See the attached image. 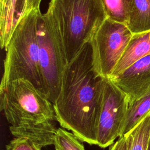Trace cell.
Masks as SVG:
<instances>
[{
	"label": "cell",
	"mask_w": 150,
	"mask_h": 150,
	"mask_svg": "<svg viewBox=\"0 0 150 150\" xmlns=\"http://www.w3.org/2000/svg\"><path fill=\"white\" fill-rule=\"evenodd\" d=\"M0 110L12 127L56 121L53 104L26 79L13 80L0 91Z\"/></svg>",
	"instance_id": "4"
},
{
	"label": "cell",
	"mask_w": 150,
	"mask_h": 150,
	"mask_svg": "<svg viewBox=\"0 0 150 150\" xmlns=\"http://www.w3.org/2000/svg\"><path fill=\"white\" fill-rule=\"evenodd\" d=\"M108 150H128V140L126 135L118 138V140L111 145Z\"/></svg>",
	"instance_id": "18"
},
{
	"label": "cell",
	"mask_w": 150,
	"mask_h": 150,
	"mask_svg": "<svg viewBox=\"0 0 150 150\" xmlns=\"http://www.w3.org/2000/svg\"><path fill=\"white\" fill-rule=\"evenodd\" d=\"M127 26L133 34L150 30V0H132Z\"/></svg>",
	"instance_id": "12"
},
{
	"label": "cell",
	"mask_w": 150,
	"mask_h": 150,
	"mask_svg": "<svg viewBox=\"0 0 150 150\" xmlns=\"http://www.w3.org/2000/svg\"><path fill=\"white\" fill-rule=\"evenodd\" d=\"M81 141L72 132L57 128L54 138L55 150H85Z\"/></svg>",
	"instance_id": "16"
},
{
	"label": "cell",
	"mask_w": 150,
	"mask_h": 150,
	"mask_svg": "<svg viewBox=\"0 0 150 150\" xmlns=\"http://www.w3.org/2000/svg\"><path fill=\"white\" fill-rule=\"evenodd\" d=\"M39 60L43 93L53 104L60 92L62 75L67 62L45 14L39 13L37 22Z\"/></svg>",
	"instance_id": "5"
},
{
	"label": "cell",
	"mask_w": 150,
	"mask_h": 150,
	"mask_svg": "<svg viewBox=\"0 0 150 150\" xmlns=\"http://www.w3.org/2000/svg\"><path fill=\"white\" fill-rule=\"evenodd\" d=\"M42 0H0V45L5 49L19 22L32 11L40 9Z\"/></svg>",
	"instance_id": "9"
},
{
	"label": "cell",
	"mask_w": 150,
	"mask_h": 150,
	"mask_svg": "<svg viewBox=\"0 0 150 150\" xmlns=\"http://www.w3.org/2000/svg\"><path fill=\"white\" fill-rule=\"evenodd\" d=\"M40 12V9L32 11L19 22L13 31L5 49L6 56L0 91L11 81L22 79L30 81L43 93L37 37Z\"/></svg>",
	"instance_id": "3"
},
{
	"label": "cell",
	"mask_w": 150,
	"mask_h": 150,
	"mask_svg": "<svg viewBox=\"0 0 150 150\" xmlns=\"http://www.w3.org/2000/svg\"><path fill=\"white\" fill-rule=\"evenodd\" d=\"M45 15L67 63L107 18L101 0H50Z\"/></svg>",
	"instance_id": "2"
},
{
	"label": "cell",
	"mask_w": 150,
	"mask_h": 150,
	"mask_svg": "<svg viewBox=\"0 0 150 150\" xmlns=\"http://www.w3.org/2000/svg\"><path fill=\"white\" fill-rule=\"evenodd\" d=\"M42 147L25 137H15L6 145L5 150H41Z\"/></svg>",
	"instance_id": "17"
},
{
	"label": "cell",
	"mask_w": 150,
	"mask_h": 150,
	"mask_svg": "<svg viewBox=\"0 0 150 150\" xmlns=\"http://www.w3.org/2000/svg\"><path fill=\"white\" fill-rule=\"evenodd\" d=\"M150 54V30L134 33L109 78L114 77L138 59Z\"/></svg>",
	"instance_id": "10"
},
{
	"label": "cell",
	"mask_w": 150,
	"mask_h": 150,
	"mask_svg": "<svg viewBox=\"0 0 150 150\" xmlns=\"http://www.w3.org/2000/svg\"><path fill=\"white\" fill-rule=\"evenodd\" d=\"M128 96L129 105L150 93V54L110 78Z\"/></svg>",
	"instance_id": "8"
},
{
	"label": "cell",
	"mask_w": 150,
	"mask_h": 150,
	"mask_svg": "<svg viewBox=\"0 0 150 150\" xmlns=\"http://www.w3.org/2000/svg\"><path fill=\"white\" fill-rule=\"evenodd\" d=\"M56 130L53 121L23 127L9 126V131L13 136L27 138L42 148L53 145Z\"/></svg>",
	"instance_id": "11"
},
{
	"label": "cell",
	"mask_w": 150,
	"mask_h": 150,
	"mask_svg": "<svg viewBox=\"0 0 150 150\" xmlns=\"http://www.w3.org/2000/svg\"><path fill=\"white\" fill-rule=\"evenodd\" d=\"M107 18L127 25L132 0H101Z\"/></svg>",
	"instance_id": "15"
},
{
	"label": "cell",
	"mask_w": 150,
	"mask_h": 150,
	"mask_svg": "<svg viewBox=\"0 0 150 150\" xmlns=\"http://www.w3.org/2000/svg\"><path fill=\"white\" fill-rule=\"evenodd\" d=\"M104 77L94 69L90 40L66 66L53 103L56 121L81 142L97 145L96 129Z\"/></svg>",
	"instance_id": "1"
},
{
	"label": "cell",
	"mask_w": 150,
	"mask_h": 150,
	"mask_svg": "<svg viewBox=\"0 0 150 150\" xmlns=\"http://www.w3.org/2000/svg\"><path fill=\"white\" fill-rule=\"evenodd\" d=\"M149 112L150 93L129 105L122 126L120 137L128 134Z\"/></svg>",
	"instance_id": "13"
},
{
	"label": "cell",
	"mask_w": 150,
	"mask_h": 150,
	"mask_svg": "<svg viewBox=\"0 0 150 150\" xmlns=\"http://www.w3.org/2000/svg\"><path fill=\"white\" fill-rule=\"evenodd\" d=\"M132 35L125 24L105 19L90 40L94 69L98 75L110 77Z\"/></svg>",
	"instance_id": "6"
},
{
	"label": "cell",
	"mask_w": 150,
	"mask_h": 150,
	"mask_svg": "<svg viewBox=\"0 0 150 150\" xmlns=\"http://www.w3.org/2000/svg\"><path fill=\"white\" fill-rule=\"evenodd\" d=\"M128 107L127 94L110 78H104L97 122L96 145L107 148L120 137Z\"/></svg>",
	"instance_id": "7"
},
{
	"label": "cell",
	"mask_w": 150,
	"mask_h": 150,
	"mask_svg": "<svg viewBox=\"0 0 150 150\" xmlns=\"http://www.w3.org/2000/svg\"><path fill=\"white\" fill-rule=\"evenodd\" d=\"M125 135L128 150H147L150 135V112Z\"/></svg>",
	"instance_id": "14"
},
{
	"label": "cell",
	"mask_w": 150,
	"mask_h": 150,
	"mask_svg": "<svg viewBox=\"0 0 150 150\" xmlns=\"http://www.w3.org/2000/svg\"><path fill=\"white\" fill-rule=\"evenodd\" d=\"M147 150H150V135H149V141H148Z\"/></svg>",
	"instance_id": "19"
}]
</instances>
